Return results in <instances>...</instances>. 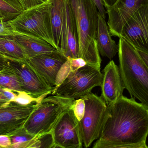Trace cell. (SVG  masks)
I'll list each match as a JSON object with an SVG mask.
<instances>
[{
    "label": "cell",
    "instance_id": "1",
    "mask_svg": "<svg viewBox=\"0 0 148 148\" xmlns=\"http://www.w3.org/2000/svg\"><path fill=\"white\" fill-rule=\"evenodd\" d=\"M148 108L123 96L107 105L94 148H148Z\"/></svg>",
    "mask_w": 148,
    "mask_h": 148
},
{
    "label": "cell",
    "instance_id": "2",
    "mask_svg": "<svg viewBox=\"0 0 148 148\" xmlns=\"http://www.w3.org/2000/svg\"><path fill=\"white\" fill-rule=\"evenodd\" d=\"M75 16L79 38L78 57L101 70V59L96 40L98 11L92 0H68Z\"/></svg>",
    "mask_w": 148,
    "mask_h": 148
},
{
    "label": "cell",
    "instance_id": "3",
    "mask_svg": "<svg viewBox=\"0 0 148 148\" xmlns=\"http://www.w3.org/2000/svg\"><path fill=\"white\" fill-rule=\"evenodd\" d=\"M118 44L119 70L124 89L148 108V68L137 50L123 37Z\"/></svg>",
    "mask_w": 148,
    "mask_h": 148
},
{
    "label": "cell",
    "instance_id": "4",
    "mask_svg": "<svg viewBox=\"0 0 148 148\" xmlns=\"http://www.w3.org/2000/svg\"><path fill=\"white\" fill-rule=\"evenodd\" d=\"M52 6V0H47L25 10L9 23L15 32L40 38L56 48L51 24Z\"/></svg>",
    "mask_w": 148,
    "mask_h": 148
},
{
    "label": "cell",
    "instance_id": "5",
    "mask_svg": "<svg viewBox=\"0 0 148 148\" xmlns=\"http://www.w3.org/2000/svg\"><path fill=\"white\" fill-rule=\"evenodd\" d=\"M75 100L54 95L45 97L28 118L24 128L35 136L51 132L61 116L71 107Z\"/></svg>",
    "mask_w": 148,
    "mask_h": 148
},
{
    "label": "cell",
    "instance_id": "6",
    "mask_svg": "<svg viewBox=\"0 0 148 148\" xmlns=\"http://www.w3.org/2000/svg\"><path fill=\"white\" fill-rule=\"evenodd\" d=\"M103 74L100 69L86 64L75 71L69 70L66 76L52 91L53 95L68 99H79L101 87Z\"/></svg>",
    "mask_w": 148,
    "mask_h": 148
},
{
    "label": "cell",
    "instance_id": "7",
    "mask_svg": "<svg viewBox=\"0 0 148 148\" xmlns=\"http://www.w3.org/2000/svg\"><path fill=\"white\" fill-rule=\"evenodd\" d=\"M83 97L85 109L80 127L83 144L87 148L99 138L107 105L101 96L93 93Z\"/></svg>",
    "mask_w": 148,
    "mask_h": 148
},
{
    "label": "cell",
    "instance_id": "8",
    "mask_svg": "<svg viewBox=\"0 0 148 148\" xmlns=\"http://www.w3.org/2000/svg\"><path fill=\"white\" fill-rule=\"evenodd\" d=\"M15 74L23 91L35 98L52 94L53 87L49 85L27 60L8 57V66Z\"/></svg>",
    "mask_w": 148,
    "mask_h": 148
},
{
    "label": "cell",
    "instance_id": "9",
    "mask_svg": "<svg viewBox=\"0 0 148 148\" xmlns=\"http://www.w3.org/2000/svg\"><path fill=\"white\" fill-rule=\"evenodd\" d=\"M51 132L56 148L82 147L80 122L71 107L63 112Z\"/></svg>",
    "mask_w": 148,
    "mask_h": 148
},
{
    "label": "cell",
    "instance_id": "10",
    "mask_svg": "<svg viewBox=\"0 0 148 148\" xmlns=\"http://www.w3.org/2000/svg\"><path fill=\"white\" fill-rule=\"evenodd\" d=\"M121 37L136 49L148 54V4L141 7L128 21Z\"/></svg>",
    "mask_w": 148,
    "mask_h": 148
},
{
    "label": "cell",
    "instance_id": "11",
    "mask_svg": "<svg viewBox=\"0 0 148 148\" xmlns=\"http://www.w3.org/2000/svg\"><path fill=\"white\" fill-rule=\"evenodd\" d=\"M39 103L21 105L11 102L0 106V135L8 136L24 127L25 123Z\"/></svg>",
    "mask_w": 148,
    "mask_h": 148
},
{
    "label": "cell",
    "instance_id": "12",
    "mask_svg": "<svg viewBox=\"0 0 148 148\" xmlns=\"http://www.w3.org/2000/svg\"><path fill=\"white\" fill-rule=\"evenodd\" d=\"M148 4V0H117L107 9L108 25L111 35L120 38L123 26L142 6Z\"/></svg>",
    "mask_w": 148,
    "mask_h": 148
},
{
    "label": "cell",
    "instance_id": "13",
    "mask_svg": "<svg viewBox=\"0 0 148 148\" xmlns=\"http://www.w3.org/2000/svg\"><path fill=\"white\" fill-rule=\"evenodd\" d=\"M67 57L60 51L43 54L27 59V61L46 82L52 87L57 84L59 74Z\"/></svg>",
    "mask_w": 148,
    "mask_h": 148
},
{
    "label": "cell",
    "instance_id": "14",
    "mask_svg": "<svg viewBox=\"0 0 148 148\" xmlns=\"http://www.w3.org/2000/svg\"><path fill=\"white\" fill-rule=\"evenodd\" d=\"M51 24L56 48L64 55L67 49V7L68 0H52Z\"/></svg>",
    "mask_w": 148,
    "mask_h": 148
},
{
    "label": "cell",
    "instance_id": "15",
    "mask_svg": "<svg viewBox=\"0 0 148 148\" xmlns=\"http://www.w3.org/2000/svg\"><path fill=\"white\" fill-rule=\"evenodd\" d=\"M103 73L101 97L107 105L116 101L123 96L125 89L119 67L111 61L104 67Z\"/></svg>",
    "mask_w": 148,
    "mask_h": 148
},
{
    "label": "cell",
    "instance_id": "16",
    "mask_svg": "<svg viewBox=\"0 0 148 148\" xmlns=\"http://www.w3.org/2000/svg\"><path fill=\"white\" fill-rule=\"evenodd\" d=\"M96 40L100 54L112 60L118 52V45L112 38L108 23L98 13Z\"/></svg>",
    "mask_w": 148,
    "mask_h": 148
},
{
    "label": "cell",
    "instance_id": "17",
    "mask_svg": "<svg viewBox=\"0 0 148 148\" xmlns=\"http://www.w3.org/2000/svg\"><path fill=\"white\" fill-rule=\"evenodd\" d=\"M15 40L23 49L27 59L43 54L59 51L42 39L16 32Z\"/></svg>",
    "mask_w": 148,
    "mask_h": 148
},
{
    "label": "cell",
    "instance_id": "18",
    "mask_svg": "<svg viewBox=\"0 0 148 148\" xmlns=\"http://www.w3.org/2000/svg\"><path fill=\"white\" fill-rule=\"evenodd\" d=\"M79 38L73 10L68 2L67 7V49L65 55L71 58L78 57Z\"/></svg>",
    "mask_w": 148,
    "mask_h": 148
},
{
    "label": "cell",
    "instance_id": "19",
    "mask_svg": "<svg viewBox=\"0 0 148 148\" xmlns=\"http://www.w3.org/2000/svg\"><path fill=\"white\" fill-rule=\"evenodd\" d=\"M0 41L5 50L6 57L19 60L27 59L23 49L13 36H0Z\"/></svg>",
    "mask_w": 148,
    "mask_h": 148
},
{
    "label": "cell",
    "instance_id": "20",
    "mask_svg": "<svg viewBox=\"0 0 148 148\" xmlns=\"http://www.w3.org/2000/svg\"><path fill=\"white\" fill-rule=\"evenodd\" d=\"M11 141V148H33L37 136L28 133L23 127L9 136Z\"/></svg>",
    "mask_w": 148,
    "mask_h": 148
},
{
    "label": "cell",
    "instance_id": "21",
    "mask_svg": "<svg viewBox=\"0 0 148 148\" xmlns=\"http://www.w3.org/2000/svg\"><path fill=\"white\" fill-rule=\"evenodd\" d=\"M18 0H0V12L4 17V21L16 17L24 11Z\"/></svg>",
    "mask_w": 148,
    "mask_h": 148
},
{
    "label": "cell",
    "instance_id": "22",
    "mask_svg": "<svg viewBox=\"0 0 148 148\" xmlns=\"http://www.w3.org/2000/svg\"><path fill=\"white\" fill-rule=\"evenodd\" d=\"M0 87L14 92L23 91L16 75L8 67L0 71Z\"/></svg>",
    "mask_w": 148,
    "mask_h": 148
},
{
    "label": "cell",
    "instance_id": "23",
    "mask_svg": "<svg viewBox=\"0 0 148 148\" xmlns=\"http://www.w3.org/2000/svg\"><path fill=\"white\" fill-rule=\"evenodd\" d=\"M47 96L44 95L39 98H35L25 91H18L14 100L12 102L20 105H28L33 103H39Z\"/></svg>",
    "mask_w": 148,
    "mask_h": 148
},
{
    "label": "cell",
    "instance_id": "24",
    "mask_svg": "<svg viewBox=\"0 0 148 148\" xmlns=\"http://www.w3.org/2000/svg\"><path fill=\"white\" fill-rule=\"evenodd\" d=\"M33 148H56L52 132L37 135Z\"/></svg>",
    "mask_w": 148,
    "mask_h": 148
},
{
    "label": "cell",
    "instance_id": "25",
    "mask_svg": "<svg viewBox=\"0 0 148 148\" xmlns=\"http://www.w3.org/2000/svg\"><path fill=\"white\" fill-rule=\"evenodd\" d=\"M75 116L79 122L82 120L85 109V103L83 97L76 99L71 106Z\"/></svg>",
    "mask_w": 148,
    "mask_h": 148
},
{
    "label": "cell",
    "instance_id": "26",
    "mask_svg": "<svg viewBox=\"0 0 148 148\" xmlns=\"http://www.w3.org/2000/svg\"><path fill=\"white\" fill-rule=\"evenodd\" d=\"M16 32L11 28L8 21L0 20V36H14Z\"/></svg>",
    "mask_w": 148,
    "mask_h": 148
},
{
    "label": "cell",
    "instance_id": "27",
    "mask_svg": "<svg viewBox=\"0 0 148 148\" xmlns=\"http://www.w3.org/2000/svg\"><path fill=\"white\" fill-rule=\"evenodd\" d=\"M69 62L70 71H75L87 64L86 61L81 57L71 58L68 57Z\"/></svg>",
    "mask_w": 148,
    "mask_h": 148
},
{
    "label": "cell",
    "instance_id": "28",
    "mask_svg": "<svg viewBox=\"0 0 148 148\" xmlns=\"http://www.w3.org/2000/svg\"><path fill=\"white\" fill-rule=\"evenodd\" d=\"M25 10L35 7L45 2L47 0H18Z\"/></svg>",
    "mask_w": 148,
    "mask_h": 148
},
{
    "label": "cell",
    "instance_id": "29",
    "mask_svg": "<svg viewBox=\"0 0 148 148\" xmlns=\"http://www.w3.org/2000/svg\"><path fill=\"white\" fill-rule=\"evenodd\" d=\"M0 93H1L8 99L9 103H10V102L13 101L17 95V92H14L1 87H0Z\"/></svg>",
    "mask_w": 148,
    "mask_h": 148
},
{
    "label": "cell",
    "instance_id": "30",
    "mask_svg": "<svg viewBox=\"0 0 148 148\" xmlns=\"http://www.w3.org/2000/svg\"><path fill=\"white\" fill-rule=\"evenodd\" d=\"M98 10V13L104 19L106 18L107 12L105 10V4L103 0H92Z\"/></svg>",
    "mask_w": 148,
    "mask_h": 148
},
{
    "label": "cell",
    "instance_id": "31",
    "mask_svg": "<svg viewBox=\"0 0 148 148\" xmlns=\"http://www.w3.org/2000/svg\"><path fill=\"white\" fill-rule=\"evenodd\" d=\"M11 145L10 137L8 135H0V148H10Z\"/></svg>",
    "mask_w": 148,
    "mask_h": 148
},
{
    "label": "cell",
    "instance_id": "32",
    "mask_svg": "<svg viewBox=\"0 0 148 148\" xmlns=\"http://www.w3.org/2000/svg\"><path fill=\"white\" fill-rule=\"evenodd\" d=\"M8 66V57L0 54V71Z\"/></svg>",
    "mask_w": 148,
    "mask_h": 148
},
{
    "label": "cell",
    "instance_id": "33",
    "mask_svg": "<svg viewBox=\"0 0 148 148\" xmlns=\"http://www.w3.org/2000/svg\"><path fill=\"white\" fill-rule=\"evenodd\" d=\"M138 50L139 54L140 56L142 58L144 63H146L148 68V54L145 53V52H143L140 50Z\"/></svg>",
    "mask_w": 148,
    "mask_h": 148
},
{
    "label": "cell",
    "instance_id": "34",
    "mask_svg": "<svg viewBox=\"0 0 148 148\" xmlns=\"http://www.w3.org/2000/svg\"><path fill=\"white\" fill-rule=\"evenodd\" d=\"M9 103L8 99L0 93V106H6Z\"/></svg>",
    "mask_w": 148,
    "mask_h": 148
},
{
    "label": "cell",
    "instance_id": "35",
    "mask_svg": "<svg viewBox=\"0 0 148 148\" xmlns=\"http://www.w3.org/2000/svg\"><path fill=\"white\" fill-rule=\"evenodd\" d=\"M117 0H103L106 9L112 7Z\"/></svg>",
    "mask_w": 148,
    "mask_h": 148
},
{
    "label": "cell",
    "instance_id": "36",
    "mask_svg": "<svg viewBox=\"0 0 148 148\" xmlns=\"http://www.w3.org/2000/svg\"><path fill=\"white\" fill-rule=\"evenodd\" d=\"M0 54H2L6 56H5V50H4L3 46L2 44L1 43V41H0Z\"/></svg>",
    "mask_w": 148,
    "mask_h": 148
},
{
    "label": "cell",
    "instance_id": "37",
    "mask_svg": "<svg viewBox=\"0 0 148 148\" xmlns=\"http://www.w3.org/2000/svg\"><path fill=\"white\" fill-rule=\"evenodd\" d=\"M3 20L4 21V17L3 15L2 14H1V12H0V20Z\"/></svg>",
    "mask_w": 148,
    "mask_h": 148
}]
</instances>
